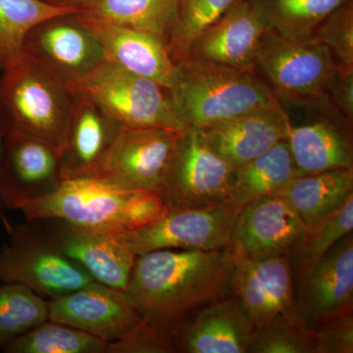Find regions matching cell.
Here are the masks:
<instances>
[{
	"label": "cell",
	"mask_w": 353,
	"mask_h": 353,
	"mask_svg": "<svg viewBox=\"0 0 353 353\" xmlns=\"http://www.w3.org/2000/svg\"><path fill=\"white\" fill-rule=\"evenodd\" d=\"M231 248L159 250L137 256L125 292L141 317L174 334L206 304L230 296Z\"/></svg>",
	"instance_id": "cell-1"
},
{
	"label": "cell",
	"mask_w": 353,
	"mask_h": 353,
	"mask_svg": "<svg viewBox=\"0 0 353 353\" xmlns=\"http://www.w3.org/2000/svg\"><path fill=\"white\" fill-rule=\"evenodd\" d=\"M16 209L29 222L58 219L97 230L136 229L168 210L157 192L121 189L94 176L62 181L54 192Z\"/></svg>",
	"instance_id": "cell-2"
},
{
	"label": "cell",
	"mask_w": 353,
	"mask_h": 353,
	"mask_svg": "<svg viewBox=\"0 0 353 353\" xmlns=\"http://www.w3.org/2000/svg\"><path fill=\"white\" fill-rule=\"evenodd\" d=\"M169 90L188 128L208 129L241 114L280 103L270 85L254 70L238 69L199 58L176 62Z\"/></svg>",
	"instance_id": "cell-3"
},
{
	"label": "cell",
	"mask_w": 353,
	"mask_h": 353,
	"mask_svg": "<svg viewBox=\"0 0 353 353\" xmlns=\"http://www.w3.org/2000/svg\"><path fill=\"white\" fill-rule=\"evenodd\" d=\"M74 101L68 83L24 50L1 70L0 130L38 139L58 152Z\"/></svg>",
	"instance_id": "cell-4"
},
{
	"label": "cell",
	"mask_w": 353,
	"mask_h": 353,
	"mask_svg": "<svg viewBox=\"0 0 353 353\" xmlns=\"http://www.w3.org/2000/svg\"><path fill=\"white\" fill-rule=\"evenodd\" d=\"M120 126L152 127L183 132L188 129L167 88L102 59L68 83Z\"/></svg>",
	"instance_id": "cell-5"
},
{
	"label": "cell",
	"mask_w": 353,
	"mask_h": 353,
	"mask_svg": "<svg viewBox=\"0 0 353 353\" xmlns=\"http://www.w3.org/2000/svg\"><path fill=\"white\" fill-rule=\"evenodd\" d=\"M7 229L9 241L0 248V282L25 285L50 299L94 282L82 266L70 259L36 225Z\"/></svg>",
	"instance_id": "cell-6"
},
{
	"label": "cell",
	"mask_w": 353,
	"mask_h": 353,
	"mask_svg": "<svg viewBox=\"0 0 353 353\" xmlns=\"http://www.w3.org/2000/svg\"><path fill=\"white\" fill-rule=\"evenodd\" d=\"M279 99L314 101L327 94L339 70L331 51L314 36L288 39L267 30L262 37L256 64Z\"/></svg>",
	"instance_id": "cell-7"
},
{
	"label": "cell",
	"mask_w": 353,
	"mask_h": 353,
	"mask_svg": "<svg viewBox=\"0 0 353 353\" xmlns=\"http://www.w3.org/2000/svg\"><path fill=\"white\" fill-rule=\"evenodd\" d=\"M234 167L208 145L202 130L181 134L159 194L168 209L231 205Z\"/></svg>",
	"instance_id": "cell-8"
},
{
	"label": "cell",
	"mask_w": 353,
	"mask_h": 353,
	"mask_svg": "<svg viewBox=\"0 0 353 353\" xmlns=\"http://www.w3.org/2000/svg\"><path fill=\"white\" fill-rule=\"evenodd\" d=\"M238 213L228 205L168 209L145 226L106 231L137 256L159 250H223L231 245Z\"/></svg>",
	"instance_id": "cell-9"
},
{
	"label": "cell",
	"mask_w": 353,
	"mask_h": 353,
	"mask_svg": "<svg viewBox=\"0 0 353 353\" xmlns=\"http://www.w3.org/2000/svg\"><path fill=\"white\" fill-rule=\"evenodd\" d=\"M181 134L162 128L120 126L92 176L121 189L159 194Z\"/></svg>",
	"instance_id": "cell-10"
},
{
	"label": "cell",
	"mask_w": 353,
	"mask_h": 353,
	"mask_svg": "<svg viewBox=\"0 0 353 353\" xmlns=\"http://www.w3.org/2000/svg\"><path fill=\"white\" fill-rule=\"evenodd\" d=\"M124 290L94 282L48 301V320L97 336L120 340L141 320Z\"/></svg>",
	"instance_id": "cell-11"
},
{
	"label": "cell",
	"mask_w": 353,
	"mask_h": 353,
	"mask_svg": "<svg viewBox=\"0 0 353 353\" xmlns=\"http://www.w3.org/2000/svg\"><path fill=\"white\" fill-rule=\"evenodd\" d=\"M36 222L58 250L82 266L94 281L126 290L137 255L112 234L58 219Z\"/></svg>",
	"instance_id": "cell-12"
},
{
	"label": "cell",
	"mask_w": 353,
	"mask_h": 353,
	"mask_svg": "<svg viewBox=\"0 0 353 353\" xmlns=\"http://www.w3.org/2000/svg\"><path fill=\"white\" fill-rule=\"evenodd\" d=\"M231 292L243 304L256 329L280 316L301 315L290 254L234 259Z\"/></svg>",
	"instance_id": "cell-13"
},
{
	"label": "cell",
	"mask_w": 353,
	"mask_h": 353,
	"mask_svg": "<svg viewBox=\"0 0 353 353\" xmlns=\"http://www.w3.org/2000/svg\"><path fill=\"white\" fill-rule=\"evenodd\" d=\"M306 228L283 197H261L239 211L230 248L234 259L290 254Z\"/></svg>",
	"instance_id": "cell-14"
},
{
	"label": "cell",
	"mask_w": 353,
	"mask_h": 353,
	"mask_svg": "<svg viewBox=\"0 0 353 353\" xmlns=\"http://www.w3.org/2000/svg\"><path fill=\"white\" fill-rule=\"evenodd\" d=\"M3 134L0 199L6 210L54 192L62 182L57 150L20 132L9 131Z\"/></svg>",
	"instance_id": "cell-15"
},
{
	"label": "cell",
	"mask_w": 353,
	"mask_h": 353,
	"mask_svg": "<svg viewBox=\"0 0 353 353\" xmlns=\"http://www.w3.org/2000/svg\"><path fill=\"white\" fill-rule=\"evenodd\" d=\"M75 16L101 46L104 59L131 73L150 79L168 90L173 88L176 66L162 39L82 11Z\"/></svg>",
	"instance_id": "cell-16"
},
{
	"label": "cell",
	"mask_w": 353,
	"mask_h": 353,
	"mask_svg": "<svg viewBox=\"0 0 353 353\" xmlns=\"http://www.w3.org/2000/svg\"><path fill=\"white\" fill-rule=\"evenodd\" d=\"M256 327L233 294L206 304L174 333L176 352L246 353Z\"/></svg>",
	"instance_id": "cell-17"
},
{
	"label": "cell",
	"mask_w": 353,
	"mask_h": 353,
	"mask_svg": "<svg viewBox=\"0 0 353 353\" xmlns=\"http://www.w3.org/2000/svg\"><path fill=\"white\" fill-rule=\"evenodd\" d=\"M75 15L44 21L28 32L24 43L28 54L67 83L104 59L101 46Z\"/></svg>",
	"instance_id": "cell-18"
},
{
	"label": "cell",
	"mask_w": 353,
	"mask_h": 353,
	"mask_svg": "<svg viewBox=\"0 0 353 353\" xmlns=\"http://www.w3.org/2000/svg\"><path fill=\"white\" fill-rule=\"evenodd\" d=\"M265 31L263 21L248 0H236L194 41L187 57L255 70Z\"/></svg>",
	"instance_id": "cell-19"
},
{
	"label": "cell",
	"mask_w": 353,
	"mask_h": 353,
	"mask_svg": "<svg viewBox=\"0 0 353 353\" xmlns=\"http://www.w3.org/2000/svg\"><path fill=\"white\" fill-rule=\"evenodd\" d=\"M290 125L280 102L241 114L202 132L212 150L236 168L285 141Z\"/></svg>",
	"instance_id": "cell-20"
},
{
	"label": "cell",
	"mask_w": 353,
	"mask_h": 353,
	"mask_svg": "<svg viewBox=\"0 0 353 353\" xmlns=\"http://www.w3.org/2000/svg\"><path fill=\"white\" fill-rule=\"evenodd\" d=\"M74 94L68 129L58 152L62 181L94 176L120 127L94 102Z\"/></svg>",
	"instance_id": "cell-21"
},
{
	"label": "cell",
	"mask_w": 353,
	"mask_h": 353,
	"mask_svg": "<svg viewBox=\"0 0 353 353\" xmlns=\"http://www.w3.org/2000/svg\"><path fill=\"white\" fill-rule=\"evenodd\" d=\"M309 325L325 316L353 308V234H347L313 269L296 297Z\"/></svg>",
	"instance_id": "cell-22"
},
{
	"label": "cell",
	"mask_w": 353,
	"mask_h": 353,
	"mask_svg": "<svg viewBox=\"0 0 353 353\" xmlns=\"http://www.w3.org/2000/svg\"><path fill=\"white\" fill-rule=\"evenodd\" d=\"M287 141L296 175L353 168L352 141L328 120L292 124Z\"/></svg>",
	"instance_id": "cell-23"
},
{
	"label": "cell",
	"mask_w": 353,
	"mask_h": 353,
	"mask_svg": "<svg viewBox=\"0 0 353 353\" xmlns=\"http://www.w3.org/2000/svg\"><path fill=\"white\" fill-rule=\"evenodd\" d=\"M306 226L333 212L353 194V168L294 176L278 192Z\"/></svg>",
	"instance_id": "cell-24"
},
{
	"label": "cell",
	"mask_w": 353,
	"mask_h": 353,
	"mask_svg": "<svg viewBox=\"0 0 353 353\" xmlns=\"http://www.w3.org/2000/svg\"><path fill=\"white\" fill-rule=\"evenodd\" d=\"M296 176L287 139L234 169L231 205L240 211L261 197L278 194Z\"/></svg>",
	"instance_id": "cell-25"
},
{
	"label": "cell",
	"mask_w": 353,
	"mask_h": 353,
	"mask_svg": "<svg viewBox=\"0 0 353 353\" xmlns=\"http://www.w3.org/2000/svg\"><path fill=\"white\" fill-rule=\"evenodd\" d=\"M179 0H92L83 13L148 32L167 44L178 16Z\"/></svg>",
	"instance_id": "cell-26"
},
{
	"label": "cell",
	"mask_w": 353,
	"mask_h": 353,
	"mask_svg": "<svg viewBox=\"0 0 353 353\" xmlns=\"http://www.w3.org/2000/svg\"><path fill=\"white\" fill-rule=\"evenodd\" d=\"M353 230V194L340 208L306 228L290 252L294 284L301 287L334 245Z\"/></svg>",
	"instance_id": "cell-27"
},
{
	"label": "cell",
	"mask_w": 353,
	"mask_h": 353,
	"mask_svg": "<svg viewBox=\"0 0 353 353\" xmlns=\"http://www.w3.org/2000/svg\"><path fill=\"white\" fill-rule=\"evenodd\" d=\"M348 0H248L267 30L288 39L313 37L323 21Z\"/></svg>",
	"instance_id": "cell-28"
},
{
	"label": "cell",
	"mask_w": 353,
	"mask_h": 353,
	"mask_svg": "<svg viewBox=\"0 0 353 353\" xmlns=\"http://www.w3.org/2000/svg\"><path fill=\"white\" fill-rule=\"evenodd\" d=\"M41 0H0V71L24 52L28 32L44 21L80 13Z\"/></svg>",
	"instance_id": "cell-29"
},
{
	"label": "cell",
	"mask_w": 353,
	"mask_h": 353,
	"mask_svg": "<svg viewBox=\"0 0 353 353\" xmlns=\"http://www.w3.org/2000/svg\"><path fill=\"white\" fill-rule=\"evenodd\" d=\"M108 343L61 323H41L9 343L6 353H106Z\"/></svg>",
	"instance_id": "cell-30"
},
{
	"label": "cell",
	"mask_w": 353,
	"mask_h": 353,
	"mask_svg": "<svg viewBox=\"0 0 353 353\" xmlns=\"http://www.w3.org/2000/svg\"><path fill=\"white\" fill-rule=\"evenodd\" d=\"M48 320V301L15 283L0 285V350Z\"/></svg>",
	"instance_id": "cell-31"
},
{
	"label": "cell",
	"mask_w": 353,
	"mask_h": 353,
	"mask_svg": "<svg viewBox=\"0 0 353 353\" xmlns=\"http://www.w3.org/2000/svg\"><path fill=\"white\" fill-rule=\"evenodd\" d=\"M234 1L179 0L178 16L167 41V48L175 63L188 57L194 41L219 19Z\"/></svg>",
	"instance_id": "cell-32"
},
{
	"label": "cell",
	"mask_w": 353,
	"mask_h": 353,
	"mask_svg": "<svg viewBox=\"0 0 353 353\" xmlns=\"http://www.w3.org/2000/svg\"><path fill=\"white\" fill-rule=\"evenodd\" d=\"M312 328L303 315L280 316L256 329L248 353H314Z\"/></svg>",
	"instance_id": "cell-33"
},
{
	"label": "cell",
	"mask_w": 353,
	"mask_h": 353,
	"mask_svg": "<svg viewBox=\"0 0 353 353\" xmlns=\"http://www.w3.org/2000/svg\"><path fill=\"white\" fill-rule=\"evenodd\" d=\"M313 36L329 48L339 66L353 68L352 0L330 14Z\"/></svg>",
	"instance_id": "cell-34"
},
{
	"label": "cell",
	"mask_w": 353,
	"mask_h": 353,
	"mask_svg": "<svg viewBox=\"0 0 353 353\" xmlns=\"http://www.w3.org/2000/svg\"><path fill=\"white\" fill-rule=\"evenodd\" d=\"M174 352L173 334L143 318L120 340L109 343L106 350V353Z\"/></svg>",
	"instance_id": "cell-35"
},
{
	"label": "cell",
	"mask_w": 353,
	"mask_h": 353,
	"mask_svg": "<svg viewBox=\"0 0 353 353\" xmlns=\"http://www.w3.org/2000/svg\"><path fill=\"white\" fill-rule=\"evenodd\" d=\"M310 326L314 353L353 352V308L325 316Z\"/></svg>",
	"instance_id": "cell-36"
},
{
	"label": "cell",
	"mask_w": 353,
	"mask_h": 353,
	"mask_svg": "<svg viewBox=\"0 0 353 353\" xmlns=\"http://www.w3.org/2000/svg\"><path fill=\"white\" fill-rule=\"evenodd\" d=\"M331 95L334 105L339 109L348 125L353 122V68L339 66L338 72L330 83L327 94Z\"/></svg>",
	"instance_id": "cell-37"
},
{
	"label": "cell",
	"mask_w": 353,
	"mask_h": 353,
	"mask_svg": "<svg viewBox=\"0 0 353 353\" xmlns=\"http://www.w3.org/2000/svg\"><path fill=\"white\" fill-rule=\"evenodd\" d=\"M41 1L53 6L81 9L88 2L92 1V0H41Z\"/></svg>",
	"instance_id": "cell-38"
},
{
	"label": "cell",
	"mask_w": 353,
	"mask_h": 353,
	"mask_svg": "<svg viewBox=\"0 0 353 353\" xmlns=\"http://www.w3.org/2000/svg\"><path fill=\"white\" fill-rule=\"evenodd\" d=\"M3 152H4V134L3 132H1V130H0V165H1L2 161V157H3ZM4 210H6V208H4L3 203H2L1 199H0V215H1L2 220H3L4 222V226L6 228H8L10 226V224H9L8 222H7L6 218H4L3 212Z\"/></svg>",
	"instance_id": "cell-39"
}]
</instances>
